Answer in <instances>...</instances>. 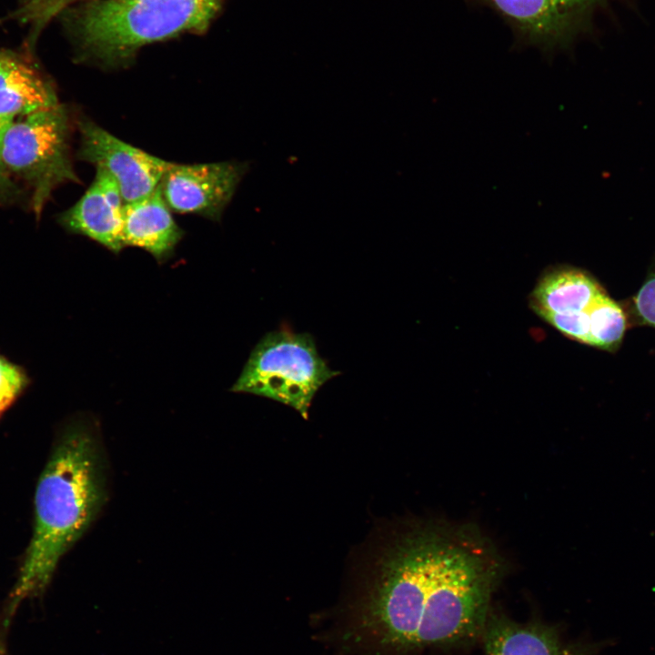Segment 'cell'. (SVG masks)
<instances>
[{
  "mask_svg": "<svg viewBox=\"0 0 655 655\" xmlns=\"http://www.w3.org/2000/svg\"><path fill=\"white\" fill-rule=\"evenodd\" d=\"M499 580L495 559L467 535L414 529L381 552L343 631L352 648L390 655L482 636Z\"/></svg>",
  "mask_w": 655,
  "mask_h": 655,
  "instance_id": "1",
  "label": "cell"
},
{
  "mask_svg": "<svg viewBox=\"0 0 655 655\" xmlns=\"http://www.w3.org/2000/svg\"><path fill=\"white\" fill-rule=\"evenodd\" d=\"M107 495L95 423L74 419L60 431L37 483L33 536L5 605V628L21 602L44 593L61 558L97 518Z\"/></svg>",
  "mask_w": 655,
  "mask_h": 655,
  "instance_id": "2",
  "label": "cell"
},
{
  "mask_svg": "<svg viewBox=\"0 0 655 655\" xmlns=\"http://www.w3.org/2000/svg\"><path fill=\"white\" fill-rule=\"evenodd\" d=\"M222 0H93L76 12L84 53L106 65L130 59L142 46L184 33H203Z\"/></svg>",
  "mask_w": 655,
  "mask_h": 655,
  "instance_id": "3",
  "label": "cell"
},
{
  "mask_svg": "<svg viewBox=\"0 0 655 655\" xmlns=\"http://www.w3.org/2000/svg\"><path fill=\"white\" fill-rule=\"evenodd\" d=\"M339 374L320 357L310 334L280 329L258 341L231 390L280 402L307 418L317 392Z\"/></svg>",
  "mask_w": 655,
  "mask_h": 655,
  "instance_id": "4",
  "label": "cell"
},
{
  "mask_svg": "<svg viewBox=\"0 0 655 655\" xmlns=\"http://www.w3.org/2000/svg\"><path fill=\"white\" fill-rule=\"evenodd\" d=\"M1 156L9 175L30 189L37 218L55 189L78 182L70 158L68 115L61 105L14 120L4 136Z\"/></svg>",
  "mask_w": 655,
  "mask_h": 655,
  "instance_id": "5",
  "label": "cell"
},
{
  "mask_svg": "<svg viewBox=\"0 0 655 655\" xmlns=\"http://www.w3.org/2000/svg\"><path fill=\"white\" fill-rule=\"evenodd\" d=\"M492 9L511 28L516 43L545 55L567 50L602 0H468Z\"/></svg>",
  "mask_w": 655,
  "mask_h": 655,
  "instance_id": "6",
  "label": "cell"
},
{
  "mask_svg": "<svg viewBox=\"0 0 655 655\" xmlns=\"http://www.w3.org/2000/svg\"><path fill=\"white\" fill-rule=\"evenodd\" d=\"M78 126V157L105 170L126 204L145 197L160 185L170 162L120 140L88 119H81Z\"/></svg>",
  "mask_w": 655,
  "mask_h": 655,
  "instance_id": "7",
  "label": "cell"
},
{
  "mask_svg": "<svg viewBox=\"0 0 655 655\" xmlns=\"http://www.w3.org/2000/svg\"><path fill=\"white\" fill-rule=\"evenodd\" d=\"M249 168L247 162L171 163L160 187L169 208L219 220Z\"/></svg>",
  "mask_w": 655,
  "mask_h": 655,
  "instance_id": "8",
  "label": "cell"
},
{
  "mask_svg": "<svg viewBox=\"0 0 655 655\" xmlns=\"http://www.w3.org/2000/svg\"><path fill=\"white\" fill-rule=\"evenodd\" d=\"M125 201L115 180L103 169L80 199L59 217L68 231L96 241L117 254L125 247L123 225Z\"/></svg>",
  "mask_w": 655,
  "mask_h": 655,
  "instance_id": "9",
  "label": "cell"
},
{
  "mask_svg": "<svg viewBox=\"0 0 655 655\" xmlns=\"http://www.w3.org/2000/svg\"><path fill=\"white\" fill-rule=\"evenodd\" d=\"M589 273L574 267L556 269L540 278L531 295V307L542 314H596L615 304Z\"/></svg>",
  "mask_w": 655,
  "mask_h": 655,
  "instance_id": "10",
  "label": "cell"
},
{
  "mask_svg": "<svg viewBox=\"0 0 655 655\" xmlns=\"http://www.w3.org/2000/svg\"><path fill=\"white\" fill-rule=\"evenodd\" d=\"M160 185L149 195L125 205L123 244L148 251L159 263L170 258L184 231L174 220Z\"/></svg>",
  "mask_w": 655,
  "mask_h": 655,
  "instance_id": "11",
  "label": "cell"
},
{
  "mask_svg": "<svg viewBox=\"0 0 655 655\" xmlns=\"http://www.w3.org/2000/svg\"><path fill=\"white\" fill-rule=\"evenodd\" d=\"M483 655H587L584 648L561 640L550 627L490 616L484 632Z\"/></svg>",
  "mask_w": 655,
  "mask_h": 655,
  "instance_id": "12",
  "label": "cell"
},
{
  "mask_svg": "<svg viewBox=\"0 0 655 655\" xmlns=\"http://www.w3.org/2000/svg\"><path fill=\"white\" fill-rule=\"evenodd\" d=\"M59 105L55 89L29 63L0 52V117L15 120Z\"/></svg>",
  "mask_w": 655,
  "mask_h": 655,
  "instance_id": "13",
  "label": "cell"
},
{
  "mask_svg": "<svg viewBox=\"0 0 655 655\" xmlns=\"http://www.w3.org/2000/svg\"><path fill=\"white\" fill-rule=\"evenodd\" d=\"M29 380L23 368L0 356V416L21 396Z\"/></svg>",
  "mask_w": 655,
  "mask_h": 655,
  "instance_id": "14",
  "label": "cell"
},
{
  "mask_svg": "<svg viewBox=\"0 0 655 655\" xmlns=\"http://www.w3.org/2000/svg\"><path fill=\"white\" fill-rule=\"evenodd\" d=\"M632 306L637 320L655 328V263L634 296Z\"/></svg>",
  "mask_w": 655,
  "mask_h": 655,
  "instance_id": "15",
  "label": "cell"
},
{
  "mask_svg": "<svg viewBox=\"0 0 655 655\" xmlns=\"http://www.w3.org/2000/svg\"><path fill=\"white\" fill-rule=\"evenodd\" d=\"M73 0H28L22 9V16L36 30L41 29L51 18Z\"/></svg>",
  "mask_w": 655,
  "mask_h": 655,
  "instance_id": "16",
  "label": "cell"
},
{
  "mask_svg": "<svg viewBox=\"0 0 655 655\" xmlns=\"http://www.w3.org/2000/svg\"><path fill=\"white\" fill-rule=\"evenodd\" d=\"M13 121V119L0 117V199L5 202L15 201L20 194L18 186L6 171L1 156L4 136Z\"/></svg>",
  "mask_w": 655,
  "mask_h": 655,
  "instance_id": "17",
  "label": "cell"
},
{
  "mask_svg": "<svg viewBox=\"0 0 655 655\" xmlns=\"http://www.w3.org/2000/svg\"><path fill=\"white\" fill-rule=\"evenodd\" d=\"M0 655H8L6 652L5 647L3 643V640H1V637H0Z\"/></svg>",
  "mask_w": 655,
  "mask_h": 655,
  "instance_id": "18",
  "label": "cell"
}]
</instances>
